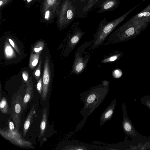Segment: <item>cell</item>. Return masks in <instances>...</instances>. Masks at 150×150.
<instances>
[{
  "label": "cell",
  "mask_w": 150,
  "mask_h": 150,
  "mask_svg": "<svg viewBox=\"0 0 150 150\" xmlns=\"http://www.w3.org/2000/svg\"><path fill=\"white\" fill-rule=\"evenodd\" d=\"M8 129L6 130L1 129L0 132L2 136L17 146L21 147H31V143L23 139L16 127Z\"/></svg>",
  "instance_id": "obj_5"
},
{
  "label": "cell",
  "mask_w": 150,
  "mask_h": 150,
  "mask_svg": "<svg viewBox=\"0 0 150 150\" xmlns=\"http://www.w3.org/2000/svg\"><path fill=\"white\" fill-rule=\"evenodd\" d=\"M0 108L1 112L4 114H7L8 112V105L5 98L3 97L0 103Z\"/></svg>",
  "instance_id": "obj_19"
},
{
  "label": "cell",
  "mask_w": 150,
  "mask_h": 150,
  "mask_svg": "<svg viewBox=\"0 0 150 150\" xmlns=\"http://www.w3.org/2000/svg\"><path fill=\"white\" fill-rule=\"evenodd\" d=\"M95 0H88L85 6L82 9L81 11L77 18H83L85 12L88 7Z\"/></svg>",
  "instance_id": "obj_24"
},
{
  "label": "cell",
  "mask_w": 150,
  "mask_h": 150,
  "mask_svg": "<svg viewBox=\"0 0 150 150\" xmlns=\"http://www.w3.org/2000/svg\"><path fill=\"white\" fill-rule=\"evenodd\" d=\"M47 111L46 108H45L43 110L42 120L40 126V132L39 138H40L43 136L45 132L46 127L47 123Z\"/></svg>",
  "instance_id": "obj_16"
},
{
  "label": "cell",
  "mask_w": 150,
  "mask_h": 150,
  "mask_svg": "<svg viewBox=\"0 0 150 150\" xmlns=\"http://www.w3.org/2000/svg\"><path fill=\"white\" fill-rule=\"evenodd\" d=\"M50 11L48 10L45 13V18L46 19H48L49 16Z\"/></svg>",
  "instance_id": "obj_30"
},
{
  "label": "cell",
  "mask_w": 150,
  "mask_h": 150,
  "mask_svg": "<svg viewBox=\"0 0 150 150\" xmlns=\"http://www.w3.org/2000/svg\"><path fill=\"white\" fill-rule=\"evenodd\" d=\"M150 16V11H142L138 13L132 17L127 20L126 22L127 23H130L133 21L144 18Z\"/></svg>",
  "instance_id": "obj_17"
},
{
  "label": "cell",
  "mask_w": 150,
  "mask_h": 150,
  "mask_svg": "<svg viewBox=\"0 0 150 150\" xmlns=\"http://www.w3.org/2000/svg\"><path fill=\"white\" fill-rule=\"evenodd\" d=\"M31 0H27V1L28 2H30Z\"/></svg>",
  "instance_id": "obj_34"
},
{
  "label": "cell",
  "mask_w": 150,
  "mask_h": 150,
  "mask_svg": "<svg viewBox=\"0 0 150 150\" xmlns=\"http://www.w3.org/2000/svg\"><path fill=\"white\" fill-rule=\"evenodd\" d=\"M44 43L43 41L38 42L35 45L33 48V51L36 53H40L44 47Z\"/></svg>",
  "instance_id": "obj_22"
},
{
  "label": "cell",
  "mask_w": 150,
  "mask_h": 150,
  "mask_svg": "<svg viewBox=\"0 0 150 150\" xmlns=\"http://www.w3.org/2000/svg\"><path fill=\"white\" fill-rule=\"evenodd\" d=\"M139 5L140 4L122 16L113 20L108 21L106 18H103L100 23L96 33L93 35V42L91 46V48L93 50L99 46L103 45L106 38L115 28L125 19L130 13Z\"/></svg>",
  "instance_id": "obj_3"
},
{
  "label": "cell",
  "mask_w": 150,
  "mask_h": 150,
  "mask_svg": "<svg viewBox=\"0 0 150 150\" xmlns=\"http://www.w3.org/2000/svg\"><path fill=\"white\" fill-rule=\"evenodd\" d=\"M109 81H102V83L105 86H109Z\"/></svg>",
  "instance_id": "obj_29"
},
{
  "label": "cell",
  "mask_w": 150,
  "mask_h": 150,
  "mask_svg": "<svg viewBox=\"0 0 150 150\" xmlns=\"http://www.w3.org/2000/svg\"><path fill=\"white\" fill-rule=\"evenodd\" d=\"M78 22L76 23L71 34L67 41L65 51L68 55L74 49L86 32L79 28Z\"/></svg>",
  "instance_id": "obj_8"
},
{
  "label": "cell",
  "mask_w": 150,
  "mask_h": 150,
  "mask_svg": "<svg viewBox=\"0 0 150 150\" xmlns=\"http://www.w3.org/2000/svg\"><path fill=\"white\" fill-rule=\"evenodd\" d=\"M50 70L49 59L46 56L44 64L43 73L42 77V88L41 98L42 101H45L47 97L50 85Z\"/></svg>",
  "instance_id": "obj_9"
},
{
  "label": "cell",
  "mask_w": 150,
  "mask_h": 150,
  "mask_svg": "<svg viewBox=\"0 0 150 150\" xmlns=\"http://www.w3.org/2000/svg\"><path fill=\"white\" fill-rule=\"evenodd\" d=\"M55 0H47L48 4L49 5L53 4Z\"/></svg>",
  "instance_id": "obj_32"
},
{
  "label": "cell",
  "mask_w": 150,
  "mask_h": 150,
  "mask_svg": "<svg viewBox=\"0 0 150 150\" xmlns=\"http://www.w3.org/2000/svg\"><path fill=\"white\" fill-rule=\"evenodd\" d=\"M88 1V0H77L76 3L77 12V17L85 6Z\"/></svg>",
  "instance_id": "obj_20"
},
{
  "label": "cell",
  "mask_w": 150,
  "mask_h": 150,
  "mask_svg": "<svg viewBox=\"0 0 150 150\" xmlns=\"http://www.w3.org/2000/svg\"><path fill=\"white\" fill-rule=\"evenodd\" d=\"M37 88L39 94H41L42 88V81L41 77H40L37 83Z\"/></svg>",
  "instance_id": "obj_27"
},
{
  "label": "cell",
  "mask_w": 150,
  "mask_h": 150,
  "mask_svg": "<svg viewBox=\"0 0 150 150\" xmlns=\"http://www.w3.org/2000/svg\"><path fill=\"white\" fill-rule=\"evenodd\" d=\"M121 106L123 112L122 125L124 132L127 136L133 139L138 138L140 135L136 130L128 116L125 103H122Z\"/></svg>",
  "instance_id": "obj_7"
},
{
  "label": "cell",
  "mask_w": 150,
  "mask_h": 150,
  "mask_svg": "<svg viewBox=\"0 0 150 150\" xmlns=\"http://www.w3.org/2000/svg\"><path fill=\"white\" fill-rule=\"evenodd\" d=\"M35 113V107L34 105L30 110L24 123L23 131V134L24 137L27 134L30 125L31 121L33 119V116Z\"/></svg>",
  "instance_id": "obj_14"
},
{
  "label": "cell",
  "mask_w": 150,
  "mask_h": 150,
  "mask_svg": "<svg viewBox=\"0 0 150 150\" xmlns=\"http://www.w3.org/2000/svg\"><path fill=\"white\" fill-rule=\"evenodd\" d=\"M22 100L20 96H17L13 100L9 111L10 117L13 121L15 127L18 132L21 127V118L23 112Z\"/></svg>",
  "instance_id": "obj_6"
},
{
  "label": "cell",
  "mask_w": 150,
  "mask_h": 150,
  "mask_svg": "<svg viewBox=\"0 0 150 150\" xmlns=\"http://www.w3.org/2000/svg\"><path fill=\"white\" fill-rule=\"evenodd\" d=\"M150 23V16L130 23L125 22L106 38L103 45L128 41L136 37L145 30Z\"/></svg>",
  "instance_id": "obj_2"
},
{
  "label": "cell",
  "mask_w": 150,
  "mask_h": 150,
  "mask_svg": "<svg viewBox=\"0 0 150 150\" xmlns=\"http://www.w3.org/2000/svg\"><path fill=\"white\" fill-rule=\"evenodd\" d=\"M142 11H150V4L148 5Z\"/></svg>",
  "instance_id": "obj_31"
},
{
  "label": "cell",
  "mask_w": 150,
  "mask_h": 150,
  "mask_svg": "<svg viewBox=\"0 0 150 150\" xmlns=\"http://www.w3.org/2000/svg\"><path fill=\"white\" fill-rule=\"evenodd\" d=\"M93 42V40L85 41L77 49L75 53L74 60L69 75H79L84 71L91 58V55L86 49L91 46Z\"/></svg>",
  "instance_id": "obj_4"
},
{
  "label": "cell",
  "mask_w": 150,
  "mask_h": 150,
  "mask_svg": "<svg viewBox=\"0 0 150 150\" xmlns=\"http://www.w3.org/2000/svg\"><path fill=\"white\" fill-rule=\"evenodd\" d=\"M123 54V52L118 50H115L108 55L105 54L103 58L100 61V62L103 64H111L120 60Z\"/></svg>",
  "instance_id": "obj_12"
},
{
  "label": "cell",
  "mask_w": 150,
  "mask_h": 150,
  "mask_svg": "<svg viewBox=\"0 0 150 150\" xmlns=\"http://www.w3.org/2000/svg\"><path fill=\"white\" fill-rule=\"evenodd\" d=\"M100 0H95L88 7L86 12H85L83 17H86L88 13L91 10H92L95 6L100 1Z\"/></svg>",
  "instance_id": "obj_26"
},
{
  "label": "cell",
  "mask_w": 150,
  "mask_h": 150,
  "mask_svg": "<svg viewBox=\"0 0 150 150\" xmlns=\"http://www.w3.org/2000/svg\"><path fill=\"white\" fill-rule=\"evenodd\" d=\"M109 91V86H105L102 83L91 87L80 94L84 106L79 113L83 118L75 129L76 131L82 128L87 118L104 101Z\"/></svg>",
  "instance_id": "obj_1"
},
{
  "label": "cell",
  "mask_w": 150,
  "mask_h": 150,
  "mask_svg": "<svg viewBox=\"0 0 150 150\" xmlns=\"http://www.w3.org/2000/svg\"><path fill=\"white\" fill-rule=\"evenodd\" d=\"M3 4V2L2 1H0V6H1Z\"/></svg>",
  "instance_id": "obj_33"
},
{
  "label": "cell",
  "mask_w": 150,
  "mask_h": 150,
  "mask_svg": "<svg viewBox=\"0 0 150 150\" xmlns=\"http://www.w3.org/2000/svg\"><path fill=\"white\" fill-rule=\"evenodd\" d=\"M120 3L119 0H100L92 10L98 8L97 13H98L112 11L117 8Z\"/></svg>",
  "instance_id": "obj_10"
},
{
  "label": "cell",
  "mask_w": 150,
  "mask_h": 150,
  "mask_svg": "<svg viewBox=\"0 0 150 150\" xmlns=\"http://www.w3.org/2000/svg\"><path fill=\"white\" fill-rule=\"evenodd\" d=\"M41 63L42 59L41 57L40 56L38 67L35 69L33 73V76L36 79L37 81L38 80L41 74Z\"/></svg>",
  "instance_id": "obj_21"
},
{
  "label": "cell",
  "mask_w": 150,
  "mask_h": 150,
  "mask_svg": "<svg viewBox=\"0 0 150 150\" xmlns=\"http://www.w3.org/2000/svg\"><path fill=\"white\" fill-rule=\"evenodd\" d=\"M116 104V99H115L106 108L100 117L99 120L100 125H103L106 122L112 118Z\"/></svg>",
  "instance_id": "obj_11"
},
{
  "label": "cell",
  "mask_w": 150,
  "mask_h": 150,
  "mask_svg": "<svg viewBox=\"0 0 150 150\" xmlns=\"http://www.w3.org/2000/svg\"><path fill=\"white\" fill-rule=\"evenodd\" d=\"M4 53L5 57L7 59H11L16 57L15 51L8 41L5 42Z\"/></svg>",
  "instance_id": "obj_15"
},
{
  "label": "cell",
  "mask_w": 150,
  "mask_h": 150,
  "mask_svg": "<svg viewBox=\"0 0 150 150\" xmlns=\"http://www.w3.org/2000/svg\"><path fill=\"white\" fill-rule=\"evenodd\" d=\"M112 74L113 77L118 79L122 76V72L120 69H115L113 71Z\"/></svg>",
  "instance_id": "obj_25"
},
{
  "label": "cell",
  "mask_w": 150,
  "mask_h": 150,
  "mask_svg": "<svg viewBox=\"0 0 150 150\" xmlns=\"http://www.w3.org/2000/svg\"><path fill=\"white\" fill-rule=\"evenodd\" d=\"M141 103L150 109V95L144 96L140 99Z\"/></svg>",
  "instance_id": "obj_23"
},
{
  "label": "cell",
  "mask_w": 150,
  "mask_h": 150,
  "mask_svg": "<svg viewBox=\"0 0 150 150\" xmlns=\"http://www.w3.org/2000/svg\"><path fill=\"white\" fill-rule=\"evenodd\" d=\"M40 53L31 54L29 59V66L32 70L34 69L38 64Z\"/></svg>",
  "instance_id": "obj_18"
},
{
  "label": "cell",
  "mask_w": 150,
  "mask_h": 150,
  "mask_svg": "<svg viewBox=\"0 0 150 150\" xmlns=\"http://www.w3.org/2000/svg\"><path fill=\"white\" fill-rule=\"evenodd\" d=\"M33 87L28 86L25 94L22 101V112L26 108L28 104L32 98L33 95Z\"/></svg>",
  "instance_id": "obj_13"
},
{
  "label": "cell",
  "mask_w": 150,
  "mask_h": 150,
  "mask_svg": "<svg viewBox=\"0 0 150 150\" xmlns=\"http://www.w3.org/2000/svg\"><path fill=\"white\" fill-rule=\"evenodd\" d=\"M9 42L11 46L14 49L18 54L21 55V52L14 42L11 39H9Z\"/></svg>",
  "instance_id": "obj_28"
}]
</instances>
